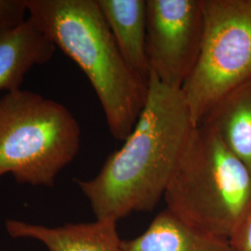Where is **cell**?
I'll return each instance as SVG.
<instances>
[{"instance_id":"cell-1","label":"cell","mask_w":251,"mask_h":251,"mask_svg":"<svg viewBox=\"0 0 251 251\" xmlns=\"http://www.w3.org/2000/svg\"><path fill=\"white\" fill-rule=\"evenodd\" d=\"M144 109L120 149L99 173L76 180L97 220L117 223L137 211H151L176 170L197 124L181 90L150 73Z\"/></svg>"},{"instance_id":"cell-2","label":"cell","mask_w":251,"mask_h":251,"mask_svg":"<svg viewBox=\"0 0 251 251\" xmlns=\"http://www.w3.org/2000/svg\"><path fill=\"white\" fill-rule=\"evenodd\" d=\"M29 19L85 73L110 133L125 141L146 102L148 81L126 63L97 0H26Z\"/></svg>"},{"instance_id":"cell-3","label":"cell","mask_w":251,"mask_h":251,"mask_svg":"<svg viewBox=\"0 0 251 251\" xmlns=\"http://www.w3.org/2000/svg\"><path fill=\"white\" fill-rule=\"evenodd\" d=\"M164 198L183 223L229 240L251 208V173L215 130L198 125Z\"/></svg>"},{"instance_id":"cell-4","label":"cell","mask_w":251,"mask_h":251,"mask_svg":"<svg viewBox=\"0 0 251 251\" xmlns=\"http://www.w3.org/2000/svg\"><path fill=\"white\" fill-rule=\"evenodd\" d=\"M80 141V126L62 103L29 90L0 99V177L9 173L18 183L51 187Z\"/></svg>"},{"instance_id":"cell-5","label":"cell","mask_w":251,"mask_h":251,"mask_svg":"<svg viewBox=\"0 0 251 251\" xmlns=\"http://www.w3.org/2000/svg\"><path fill=\"white\" fill-rule=\"evenodd\" d=\"M204 36L181 91L199 125L219 100L251 80V0H203Z\"/></svg>"},{"instance_id":"cell-6","label":"cell","mask_w":251,"mask_h":251,"mask_svg":"<svg viewBox=\"0 0 251 251\" xmlns=\"http://www.w3.org/2000/svg\"><path fill=\"white\" fill-rule=\"evenodd\" d=\"M204 36L203 0H147L151 73L181 90L198 63Z\"/></svg>"},{"instance_id":"cell-7","label":"cell","mask_w":251,"mask_h":251,"mask_svg":"<svg viewBox=\"0 0 251 251\" xmlns=\"http://www.w3.org/2000/svg\"><path fill=\"white\" fill-rule=\"evenodd\" d=\"M6 230L13 238L37 240L49 251H123L117 223L110 220L58 227L7 220Z\"/></svg>"},{"instance_id":"cell-8","label":"cell","mask_w":251,"mask_h":251,"mask_svg":"<svg viewBox=\"0 0 251 251\" xmlns=\"http://www.w3.org/2000/svg\"><path fill=\"white\" fill-rule=\"evenodd\" d=\"M56 47L28 18L0 35V90H21L25 76L34 66L50 62Z\"/></svg>"},{"instance_id":"cell-9","label":"cell","mask_w":251,"mask_h":251,"mask_svg":"<svg viewBox=\"0 0 251 251\" xmlns=\"http://www.w3.org/2000/svg\"><path fill=\"white\" fill-rule=\"evenodd\" d=\"M126 63L146 81L150 77L147 55V0H97Z\"/></svg>"},{"instance_id":"cell-10","label":"cell","mask_w":251,"mask_h":251,"mask_svg":"<svg viewBox=\"0 0 251 251\" xmlns=\"http://www.w3.org/2000/svg\"><path fill=\"white\" fill-rule=\"evenodd\" d=\"M123 251H233L228 239L204 233L183 223L168 209L144 233L122 241Z\"/></svg>"},{"instance_id":"cell-11","label":"cell","mask_w":251,"mask_h":251,"mask_svg":"<svg viewBox=\"0 0 251 251\" xmlns=\"http://www.w3.org/2000/svg\"><path fill=\"white\" fill-rule=\"evenodd\" d=\"M199 125L215 130L251 173V80L219 100Z\"/></svg>"},{"instance_id":"cell-12","label":"cell","mask_w":251,"mask_h":251,"mask_svg":"<svg viewBox=\"0 0 251 251\" xmlns=\"http://www.w3.org/2000/svg\"><path fill=\"white\" fill-rule=\"evenodd\" d=\"M26 0H0V35L25 22Z\"/></svg>"},{"instance_id":"cell-13","label":"cell","mask_w":251,"mask_h":251,"mask_svg":"<svg viewBox=\"0 0 251 251\" xmlns=\"http://www.w3.org/2000/svg\"><path fill=\"white\" fill-rule=\"evenodd\" d=\"M233 251H251V206L229 238Z\"/></svg>"}]
</instances>
